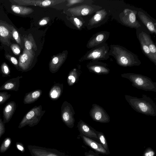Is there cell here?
<instances>
[{
    "instance_id": "8d00e7d4",
    "label": "cell",
    "mask_w": 156,
    "mask_h": 156,
    "mask_svg": "<svg viewBox=\"0 0 156 156\" xmlns=\"http://www.w3.org/2000/svg\"><path fill=\"white\" fill-rule=\"evenodd\" d=\"M11 48L14 54L18 55L20 53V48L18 45L16 44H12L11 45Z\"/></svg>"
},
{
    "instance_id": "52a82bcc",
    "label": "cell",
    "mask_w": 156,
    "mask_h": 156,
    "mask_svg": "<svg viewBox=\"0 0 156 156\" xmlns=\"http://www.w3.org/2000/svg\"><path fill=\"white\" fill-rule=\"evenodd\" d=\"M75 114L72 105L67 101H64L61 107V117L63 122L69 128H72L74 126Z\"/></svg>"
},
{
    "instance_id": "4316f807",
    "label": "cell",
    "mask_w": 156,
    "mask_h": 156,
    "mask_svg": "<svg viewBox=\"0 0 156 156\" xmlns=\"http://www.w3.org/2000/svg\"><path fill=\"white\" fill-rule=\"evenodd\" d=\"M137 38L139 41L141 49L143 53L156 66V60L153 58L149 49L140 33L138 34Z\"/></svg>"
},
{
    "instance_id": "d590c367",
    "label": "cell",
    "mask_w": 156,
    "mask_h": 156,
    "mask_svg": "<svg viewBox=\"0 0 156 156\" xmlns=\"http://www.w3.org/2000/svg\"><path fill=\"white\" fill-rule=\"evenodd\" d=\"M154 151L150 147L146 148L144 151L142 156H155Z\"/></svg>"
},
{
    "instance_id": "f1b7e54d",
    "label": "cell",
    "mask_w": 156,
    "mask_h": 156,
    "mask_svg": "<svg viewBox=\"0 0 156 156\" xmlns=\"http://www.w3.org/2000/svg\"><path fill=\"white\" fill-rule=\"evenodd\" d=\"M96 133L99 143L109 154L110 152L109 150L107 141L105 134L102 132L97 131H96Z\"/></svg>"
},
{
    "instance_id": "ffe728a7",
    "label": "cell",
    "mask_w": 156,
    "mask_h": 156,
    "mask_svg": "<svg viewBox=\"0 0 156 156\" xmlns=\"http://www.w3.org/2000/svg\"><path fill=\"white\" fill-rule=\"evenodd\" d=\"M16 108V105L13 101L7 103L3 108V122L4 124L8 123L12 119Z\"/></svg>"
},
{
    "instance_id": "30bf717a",
    "label": "cell",
    "mask_w": 156,
    "mask_h": 156,
    "mask_svg": "<svg viewBox=\"0 0 156 156\" xmlns=\"http://www.w3.org/2000/svg\"><path fill=\"white\" fill-rule=\"evenodd\" d=\"M66 0H10L12 4L21 5H33L41 7L54 5L63 3Z\"/></svg>"
},
{
    "instance_id": "60d3db41",
    "label": "cell",
    "mask_w": 156,
    "mask_h": 156,
    "mask_svg": "<svg viewBox=\"0 0 156 156\" xmlns=\"http://www.w3.org/2000/svg\"><path fill=\"white\" fill-rule=\"evenodd\" d=\"M85 156H101L93 151L90 150L88 152H86L84 153Z\"/></svg>"
},
{
    "instance_id": "d6986e66",
    "label": "cell",
    "mask_w": 156,
    "mask_h": 156,
    "mask_svg": "<svg viewBox=\"0 0 156 156\" xmlns=\"http://www.w3.org/2000/svg\"><path fill=\"white\" fill-rule=\"evenodd\" d=\"M22 77V76H18L7 80L0 87V91H17L20 86V80Z\"/></svg>"
},
{
    "instance_id": "484cf974",
    "label": "cell",
    "mask_w": 156,
    "mask_h": 156,
    "mask_svg": "<svg viewBox=\"0 0 156 156\" xmlns=\"http://www.w3.org/2000/svg\"><path fill=\"white\" fill-rule=\"evenodd\" d=\"M10 9L15 14L22 16L29 15L34 11L31 8L13 4L11 5Z\"/></svg>"
},
{
    "instance_id": "ac0fdd59",
    "label": "cell",
    "mask_w": 156,
    "mask_h": 156,
    "mask_svg": "<svg viewBox=\"0 0 156 156\" xmlns=\"http://www.w3.org/2000/svg\"><path fill=\"white\" fill-rule=\"evenodd\" d=\"M80 136L82 138L84 144L93 149L96 153L98 154H109L100 144L82 134H80Z\"/></svg>"
},
{
    "instance_id": "f35d334b",
    "label": "cell",
    "mask_w": 156,
    "mask_h": 156,
    "mask_svg": "<svg viewBox=\"0 0 156 156\" xmlns=\"http://www.w3.org/2000/svg\"><path fill=\"white\" fill-rule=\"evenodd\" d=\"M5 124L1 119L0 120V138L5 132Z\"/></svg>"
},
{
    "instance_id": "3957f363",
    "label": "cell",
    "mask_w": 156,
    "mask_h": 156,
    "mask_svg": "<svg viewBox=\"0 0 156 156\" xmlns=\"http://www.w3.org/2000/svg\"><path fill=\"white\" fill-rule=\"evenodd\" d=\"M121 76L129 80L132 83V85L138 89L156 92V83L148 77L133 73H123Z\"/></svg>"
},
{
    "instance_id": "603a6c76",
    "label": "cell",
    "mask_w": 156,
    "mask_h": 156,
    "mask_svg": "<svg viewBox=\"0 0 156 156\" xmlns=\"http://www.w3.org/2000/svg\"><path fill=\"white\" fill-rule=\"evenodd\" d=\"M42 93L41 90L38 89L26 93L23 98V103L30 104L35 102L39 99Z\"/></svg>"
},
{
    "instance_id": "44dd1931",
    "label": "cell",
    "mask_w": 156,
    "mask_h": 156,
    "mask_svg": "<svg viewBox=\"0 0 156 156\" xmlns=\"http://www.w3.org/2000/svg\"><path fill=\"white\" fill-rule=\"evenodd\" d=\"M65 53H62L54 56L49 64V69L52 73L56 72L64 62L66 58Z\"/></svg>"
},
{
    "instance_id": "836d02e7",
    "label": "cell",
    "mask_w": 156,
    "mask_h": 156,
    "mask_svg": "<svg viewBox=\"0 0 156 156\" xmlns=\"http://www.w3.org/2000/svg\"><path fill=\"white\" fill-rule=\"evenodd\" d=\"M7 59L13 64L16 69L19 71L18 61L16 58L9 54L6 55Z\"/></svg>"
},
{
    "instance_id": "d4e9b609",
    "label": "cell",
    "mask_w": 156,
    "mask_h": 156,
    "mask_svg": "<svg viewBox=\"0 0 156 156\" xmlns=\"http://www.w3.org/2000/svg\"><path fill=\"white\" fill-rule=\"evenodd\" d=\"M63 84L59 83L54 84L51 87L49 93L50 98L53 100H56L60 97L63 90Z\"/></svg>"
},
{
    "instance_id": "5b68a950",
    "label": "cell",
    "mask_w": 156,
    "mask_h": 156,
    "mask_svg": "<svg viewBox=\"0 0 156 156\" xmlns=\"http://www.w3.org/2000/svg\"><path fill=\"white\" fill-rule=\"evenodd\" d=\"M109 47L106 42L93 48L86 56V58L93 61L106 60L109 58Z\"/></svg>"
},
{
    "instance_id": "9a60e30c",
    "label": "cell",
    "mask_w": 156,
    "mask_h": 156,
    "mask_svg": "<svg viewBox=\"0 0 156 156\" xmlns=\"http://www.w3.org/2000/svg\"><path fill=\"white\" fill-rule=\"evenodd\" d=\"M77 127L80 134L92 139L99 143L96 133V130L93 127L81 120L78 122Z\"/></svg>"
},
{
    "instance_id": "ba28073f",
    "label": "cell",
    "mask_w": 156,
    "mask_h": 156,
    "mask_svg": "<svg viewBox=\"0 0 156 156\" xmlns=\"http://www.w3.org/2000/svg\"><path fill=\"white\" fill-rule=\"evenodd\" d=\"M34 56V52L32 50H28L24 48L22 54L19 58V71L26 72L30 70Z\"/></svg>"
},
{
    "instance_id": "83f0119b",
    "label": "cell",
    "mask_w": 156,
    "mask_h": 156,
    "mask_svg": "<svg viewBox=\"0 0 156 156\" xmlns=\"http://www.w3.org/2000/svg\"><path fill=\"white\" fill-rule=\"evenodd\" d=\"M80 72L76 68L72 70L69 73L67 78V83L69 86H72L78 81L80 76Z\"/></svg>"
},
{
    "instance_id": "2e32d148",
    "label": "cell",
    "mask_w": 156,
    "mask_h": 156,
    "mask_svg": "<svg viewBox=\"0 0 156 156\" xmlns=\"http://www.w3.org/2000/svg\"><path fill=\"white\" fill-rule=\"evenodd\" d=\"M110 35V32L106 31L97 33L89 41L87 47L89 48H94L99 44L105 43L109 37Z\"/></svg>"
},
{
    "instance_id": "4dcf8cb0",
    "label": "cell",
    "mask_w": 156,
    "mask_h": 156,
    "mask_svg": "<svg viewBox=\"0 0 156 156\" xmlns=\"http://www.w3.org/2000/svg\"><path fill=\"white\" fill-rule=\"evenodd\" d=\"M1 73L3 77H10L11 76V71L8 65L5 62H3L1 65Z\"/></svg>"
},
{
    "instance_id": "9c48e42d",
    "label": "cell",
    "mask_w": 156,
    "mask_h": 156,
    "mask_svg": "<svg viewBox=\"0 0 156 156\" xmlns=\"http://www.w3.org/2000/svg\"><path fill=\"white\" fill-rule=\"evenodd\" d=\"M27 147L32 156H68L55 149L32 145Z\"/></svg>"
},
{
    "instance_id": "74e56055",
    "label": "cell",
    "mask_w": 156,
    "mask_h": 156,
    "mask_svg": "<svg viewBox=\"0 0 156 156\" xmlns=\"http://www.w3.org/2000/svg\"><path fill=\"white\" fill-rule=\"evenodd\" d=\"M16 148L21 153H24L25 151L24 146L22 143L19 142H16Z\"/></svg>"
},
{
    "instance_id": "b9f144b4",
    "label": "cell",
    "mask_w": 156,
    "mask_h": 156,
    "mask_svg": "<svg viewBox=\"0 0 156 156\" xmlns=\"http://www.w3.org/2000/svg\"><path fill=\"white\" fill-rule=\"evenodd\" d=\"M49 19L48 17H45L41 20L39 23V25L40 26H44L46 25L48 23Z\"/></svg>"
},
{
    "instance_id": "7402d4cb",
    "label": "cell",
    "mask_w": 156,
    "mask_h": 156,
    "mask_svg": "<svg viewBox=\"0 0 156 156\" xmlns=\"http://www.w3.org/2000/svg\"><path fill=\"white\" fill-rule=\"evenodd\" d=\"M137 15L142 23L152 34H156V24L143 12L139 11Z\"/></svg>"
},
{
    "instance_id": "e0dca14e",
    "label": "cell",
    "mask_w": 156,
    "mask_h": 156,
    "mask_svg": "<svg viewBox=\"0 0 156 156\" xmlns=\"http://www.w3.org/2000/svg\"><path fill=\"white\" fill-rule=\"evenodd\" d=\"M106 63L98 61H93L87 66L89 71L97 75H106L109 74L110 69Z\"/></svg>"
},
{
    "instance_id": "6da1fadb",
    "label": "cell",
    "mask_w": 156,
    "mask_h": 156,
    "mask_svg": "<svg viewBox=\"0 0 156 156\" xmlns=\"http://www.w3.org/2000/svg\"><path fill=\"white\" fill-rule=\"evenodd\" d=\"M109 56L114 57L117 63L123 67L139 66L141 63L138 57L122 46L118 44L110 45Z\"/></svg>"
},
{
    "instance_id": "8992f818",
    "label": "cell",
    "mask_w": 156,
    "mask_h": 156,
    "mask_svg": "<svg viewBox=\"0 0 156 156\" xmlns=\"http://www.w3.org/2000/svg\"><path fill=\"white\" fill-rule=\"evenodd\" d=\"M137 11L129 9H125L119 15L122 23L126 26L137 29L141 25L136 18Z\"/></svg>"
},
{
    "instance_id": "277c9868",
    "label": "cell",
    "mask_w": 156,
    "mask_h": 156,
    "mask_svg": "<svg viewBox=\"0 0 156 156\" xmlns=\"http://www.w3.org/2000/svg\"><path fill=\"white\" fill-rule=\"evenodd\" d=\"M45 112L42 110L41 105L35 106L24 115L18 128L21 129L27 126L32 127L37 125Z\"/></svg>"
},
{
    "instance_id": "1f68e13d",
    "label": "cell",
    "mask_w": 156,
    "mask_h": 156,
    "mask_svg": "<svg viewBox=\"0 0 156 156\" xmlns=\"http://www.w3.org/2000/svg\"><path fill=\"white\" fill-rule=\"evenodd\" d=\"M12 36L16 43L21 48H23V45L20 34L17 30L13 27L12 33Z\"/></svg>"
},
{
    "instance_id": "4fadbf2b",
    "label": "cell",
    "mask_w": 156,
    "mask_h": 156,
    "mask_svg": "<svg viewBox=\"0 0 156 156\" xmlns=\"http://www.w3.org/2000/svg\"><path fill=\"white\" fill-rule=\"evenodd\" d=\"M109 15V12L105 9H100L90 19L88 25L90 28L99 27L108 20Z\"/></svg>"
},
{
    "instance_id": "5bb4252c",
    "label": "cell",
    "mask_w": 156,
    "mask_h": 156,
    "mask_svg": "<svg viewBox=\"0 0 156 156\" xmlns=\"http://www.w3.org/2000/svg\"><path fill=\"white\" fill-rule=\"evenodd\" d=\"M13 26L7 22L0 20V39L2 43L9 46L10 39H12V33Z\"/></svg>"
},
{
    "instance_id": "7c38bea8",
    "label": "cell",
    "mask_w": 156,
    "mask_h": 156,
    "mask_svg": "<svg viewBox=\"0 0 156 156\" xmlns=\"http://www.w3.org/2000/svg\"><path fill=\"white\" fill-rule=\"evenodd\" d=\"M102 8L98 5H83L69 9L67 11L73 16H83L96 12Z\"/></svg>"
},
{
    "instance_id": "7a4b0ae2",
    "label": "cell",
    "mask_w": 156,
    "mask_h": 156,
    "mask_svg": "<svg viewBox=\"0 0 156 156\" xmlns=\"http://www.w3.org/2000/svg\"><path fill=\"white\" fill-rule=\"evenodd\" d=\"M125 98L131 107L136 112L148 116L156 115V105L149 97L143 94L141 98L125 95Z\"/></svg>"
},
{
    "instance_id": "8fae6325",
    "label": "cell",
    "mask_w": 156,
    "mask_h": 156,
    "mask_svg": "<svg viewBox=\"0 0 156 156\" xmlns=\"http://www.w3.org/2000/svg\"><path fill=\"white\" fill-rule=\"evenodd\" d=\"M90 115L94 121L101 123H107L110 121L109 115L102 107L96 104L92 105Z\"/></svg>"
},
{
    "instance_id": "cb8c5ba5",
    "label": "cell",
    "mask_w": 156,
    "mask_h": 156,
    "mask_svg": "<svg viewBox=\"0 0 156 156\" xmlns=\"http://www.w3.org/2000/svg\"><path fill=\"white\" fill-rule=\"evenodd\" d=\"M154 59L156 60V47L150 36L146 32L142 31L140 32Z\"/></svg>"
},
{
    "instance_id": "7bdbcfd3",
    "label": "cell",
    "mask_w": 156,
    "mask_h": 156,
    "mask_svg": "<svg viewBox=\"0 0 156 156\" xmlns=\"http://www.w3.org/2000/svg\"><path fill=\"white\" fill-rule=\"evenodd\" d=\"M73 20L75 24L76 25V26L78 28H80L82 25L83 23L82 22L77 18H74Z\"/></svg>"
},
{
    "instance_id": "d6a6232c",
    "label": "cell",
    "mask_w": 156,
    "mask_h": 156,
    "mask_svg": "<svg viewBox=\"0 0 156 156\" xmlns=\"http://www.w3.org/2000/svg\"><path fill=\"white\" fill-rule=\"evenodd\" d=\"M11 96V94L7 92H0V105L5 103L10 98Z\"/></svg>"
},
{
    "instance_id": "ab89813d",
    "label": "cell",
    "mask_w": 156,
    "mask_h": 156,
    "mask_svg": "<svg viewBox=\"0 0 156 156\" xmlns=\"http://www.w3.org/2000/svg\"><path fill=\"white\" fill-rule=\"evenodd\" d=\"M67 4L66 5L68 6H70L74 4L80 3L84 1L83 0H67Z\"/></svg>"
},
{
    "instance_id": "ee69618b",
    "label": "cell",
    "mask_w": 156,
    "mask_h": 156,
    "mask_svg": "<svg viewBox=\"0 0 156 156\" xmlns=\"http://www.w3.org/2000/svg\"><path fill=\"white\" fill-rule=\"evenodd\" d=\"M1 115H0V120L1 119Z\"/></svg>"
},
{
    "instance_id": "f546056e",
    "label": "cell",
    "mask_w": 156,
    "mask_h": 156,
    "mask_svg": "<svg viewBox=\"0 0 156 156\" xmlns=\"http://www.w3.org/2000/svg\"><path fill=\"white\" fill-rule=\"evenodd\" d=\"M12 139L10 137H6L3 140L0 147V152L3 153L6 151L11 144Z\"/></svg>"
},
{
    "instance_id": "e575fe53",
    "label": "cell",
    "mask_w": 156,
    "mask_h": 156,
    "mask_svg": "<svg viewBox=\"0 0 156 156\" xmlns=\"http://www.w3.org/2000/svg\"><path fill=\"white\" fill-rule=\"evenodd\" d=\"M32 40H29L27 38H25L24 39V44L25 48L28 50H31L33 46H34L33 44Z\"/></svg>"
}]
</instances>
